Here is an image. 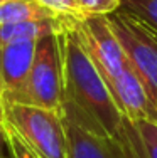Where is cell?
Instances as JSON below:
<instances>
[{"mask_svg": "<svg viewBox=\"0 0 157 158\" xmlns=\"http://www.w3.org/2000/svg\"><path fill=\"white\" fill-rule=\"evenodd\" d=\"M74 24L58 34L64 82L63 118L91 133L117 136L127 118L117 108L107 82L89 57Z\"/></svg>", "mask_w": 157, "mask_h": 158, "instance_id": "cell-1", "label": "cell"}, {"mask_svg": "<svg viewBox=\"0 0 157 158\" xmlns=\"http://www.w3.org/2000/svg\"><path fill=\"white\" fill-rule=\"evenodd\" d=\"M10 103L52 110L63 114L64 82L59 35H44L36 44V54L24 86Z\"/></svg>", "mask_w": 157, "mask_h": 158, "instance_id": "cell-2", "label": "cell"}, {"mask_svg": "<svg viewBox=\"0 0 157 158\" xmlns=\"http://www.w3.org/2000/svg\"><path fill=\"white\" fill-rule=\"evenodd\" d=\"M2 118L37 158H68V138L61 113L2 101Z\"/></svg>", "mask_w": 157, "mask_h": 158, "instance_id": "cell-3", "label": "cell"}, {"mask_svg": "<svg viewBox=\"0 0 157 158\" xmlns=\"http://www.w3.org/2000/svg\"><path fill=\"white\" fill-rule=\"evenodd\" d=\"M108 20L132 69L144 82L147 94L157 110V40L152 35L150 27L122 7L110 14Z\"/></svg>", "mask_w": 157, "mask_h": 158, "instance_id": "cell-4", "label": "cell"}, {"mask_svg": "<svg viewBox=\"0 0 157 158\" xmlns=\"http://www.w3.org/2000/svg\"><path fill=\"white\" fill-rule=\"evenodd\" d=\"M64 126L68 158H149L139 128L129 119L117 136L91 133L66 119Z\"/></svg>", "mask_w": 157, "mask_h": 158, "instance_id": "cell-5", "label": "cell"}, {"mask_svg": "<svg viewBox=\"0 0 157 158\" xmlns=\"http://www.w3.org/2000/svg\"><path fill=\"white\" fill-rule=\"evenodd\" d=\"M74 27L103 79L118 76L130 66L108 15L85 17Z\"/></svg>", "mask_w": 157, "mask_h": 158, "instance_id": "cell-6", "label": "cell"}, {"mask_svg": "<svg viewBox=\"0 0 157 158\" xmlns=\"http://www.w3.org/2000/svg\"><path fill=\"white\" fill-rule=\"evenodd\" d=\"M108 89L111 93L117 108L129 121H155L157 123V110L152 104L147 94L144 82L137 76V73L129 66L118 76L105 79Z\"/></svg>", "mask_w": 157, "mask_h": 158, "instance_id": "cell-7", "label": "cell"}, {"mask_svg": "<svg viewBox=\"0 0 157 158\" xmlns=\"http://www.w3.org/2000/svg\"><path fill=\"white\" fill-rule=\"evenodd\" d=\"M37 40H15L0 46V101H9L20 91L31 71Z\"/></svg>", "mask_w": 157, "mask_h": 158, "instance_id": "cell-8", "label": "cell"}, {"mask_svg": "<svg viewBox=\"0 0 157 158\" xmlns=\"http://www.w3.org/2000/svg\"><path fill=\"white\" fill-rule=\"evenodd\" d=\"M59 19L34 0H10L0 5V25L17 24L25 20H46ZM64 20V19H63Z\"/></svg>", "mask_w": 157, "mask_h": 158, "instance_id": "cell-9", "label": "cell"}, {"mask_svg": "<svg viewBox=\"0 0 157 158\" xmlns=\"http://www.w3.org/2000/svg\"><path fill=\"white\" fill-rule=\"evenodd\" d=\"M122 9L157 31V0H122Z\"/></svg>", "mask_w": 157, "mask_h": 158, "instance_id": "cell-10", "label": "cell"}, {"mask_svg": "<svg viewBox=\"0 0 157 158\" xmlns=\"http://www.w3.org/2000/svg\"><path fill=\"white\" fill-rule=\"evenodd\" d=\"M34 2L52 12L56 17L64 19L68 22H80L85 19L80 9L76 7L74 0H34Z\"/></svg>", "mask_w": 157, "mask_h": 158, "instance_id": "cell-11", "label": "cell"}, {"mask_svg": "<svg viewBox=\"0 0 157 158\" xmlns=\"http://www.w3.org/2000/svg\"><path fill=\"white\" fill-rule=\"evenodd\" d=\"M83 17L110 15L122 7V0H74Z\"/></svg>", "mask_w": 157, "mask_h": 158, "instance_id": "cell-12", "label": "cell"}, {"mask_svg": "<svg viewBox=\"0 0 157 158\" xmlns=\"http://www.w3.org/2000/svg\"><path fill=\"white\" fill-rule=\"evenodd\" d=\"M2 125H3V130H5L9 145H10V148H12V152H14V156L15 158H37L34 155V152L27 146V143L19 136V133L3 118H2Z\"/></svg>", "mask_w": 157, "mask_h": 158, "instance_id": "cell-13", "label": "cell"}, {"mask_svg": "<svg viewBox=\"0 0 157 158\" xmlns=\"http://www.w3.org/2000/svg\"><path fill=\"white\" fill-rule=\"evenodd\" d=\"M144 140L145 152L149 158H157V123L155 121H139L135 123Z\"/></svg>", "mask_w": 157, "mask_h": 158, "instance_id": "cell-14", "label": "cell"}, {"mask_svg": "<svg viewBox=\"0 0 157 158\" xmlns=\"http://www.w3.org/2000/svg\"><path fill=\"white\" fill-rule=\"evenodd\" d=\"M10 155H12V148H10L9 140H7L3 125H0V158H7Z\"/></svg>", "mask_w": 157, "mask_h": 158, "instance_id": "cell-15", "label": "cell"}, {"mask_svg": "<svg viewBox=\"0 0 157 158\" xmlns=\"http://www.w3.org/2000/svg\"><path fill=\"white\" fill-rule=\"evenodd\" d=\"M147 25H149V24H147ZM149 27H150V25H149ZM150 31H152V35H154V39L157 40V31H155V29H152V27H150Z\"/></svg>", "mask_w": 157, "mask_h": 158, "instance_id": "cell-16", "label": "cell"}, {"mask_svg": "<svg viewBox=\"0 0 157 158\" xmlns=\"http://www.w3.org/2000/svg\"><path fill=\"white\" fill-rule=\"evenodd\" d=\"M0 125H2V101H0Z\"/></svg>", "mask_w": 157, "mask_h": 158, "instance_id": "cell-17", "label": "cell"}, {"mask_svg": "<svg viewBox=\"0 0 157 158\" xmlns=\"http://www.w3.org/2000/svg\"><path fill=\"white\" fill-rule=\"evenodd\" d=\"M5 2H10V0H0V5H2V3H5Z\"/></svg>", "mask_w": 157, "mask_h": 158, "instance_id": "cell-18", "label": "cell"}, {"mask_svg": "<svg viewBox=\"0 0 157 158\" xmlns=\"http://www.w3.org/2000/svg\"><path fill=\"white\" fill-rule=\"evenodd\" d=\"M7 158H15V156H14V152H12V155H10V156H7Z\"/></svg>", "mask_w": 157, "mask_h": 158, "instance_id": "cell-19", "label": "cell"}]
</instances>
